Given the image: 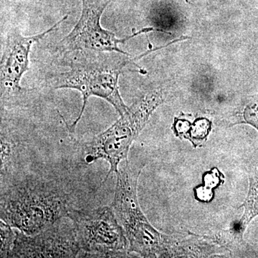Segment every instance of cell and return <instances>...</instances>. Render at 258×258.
I'll return each instance as SVG.
<instances>
[{
    "label": "cell",
    "mask_w": 258,
    "mask_h": 258,
    "mask_svg": "<svg viewBox=\"0 0 258 258\" xmlns=\"http://www.w3.org/2000/svg\"><path fill=\"white\" fill-rule=\"evenodd\" d=\"M144 164L128 160L116 173L112 208L124 230L129 253L143 257H185L186 236L161 233L150 223L141 209L138 200V180Z\"/></svg>",
    "instance_id": "1"
},
{
    "label": "cell",
    "mask_w": 258,
    "mask_h": 258,
    "mask_svg": "<svg viewBox=\"0 0 258 258\" xmlns=\"http://www.w3.org/2000/svg\"><path fill=\"white\" fill-rule=\"evenodd\" d=\"M69 195L52 181L28 180L1 195V220L24 234L39 233L72 209Z\"/></svg>",
    "instance_id": "2"
},
{
    "label": "cell",
    "mask_w": 258,
    "mask_h": 258,
    "mask_svg": "<svg viewBox=\"0 0 258 258\" xmlns=\"http://www.w3.org/2000/svg\"><path fill=\"white\" fill-rule=\"evenodd\" d=\"M164 102L162 91H152L128 107V111L120 115L109 128L98 134L85 144L84 161L92 164L103 159L109 164L106 179L111 173L118 172L120 164L128 160L132 144L142 132L154 111Z\"/></svg>",
    "instance_id": "3"
},
{
    "label": "cell",
    "mask_w": 258,
    "mask_h": 258,
    "mask_svg": "<svg viewBox=\"0 0 258 258\" xmlns=\"http://www.w3.org/2000/svg\"><path fill=\"white\" fill-rule=\"evenodd\" d=\"M68 217L74 222L78 242L85 254L114 257L129 253L128 239L112 207L71 210Z\"/></svg>",
    "instance_id": "4"
},
{
    "label": "cell",
    "mask_w": 258,
    "mask_h": 258,
    "mask_svg": "<svg viewBox=\"0 0 258 258\" xmlns=\"http://www.w3.org/2000/svg\"><path fill=\"white\" fill-rule=\"evenodd\" d=\"M123 62L118 66L106 64H83L74 63L68 71L56 76L53 87L55 89L71 88L76 90L83 96V104L79 115L70 128L74 132L82 118L88 100L92 96L103 98L112 105L120 115L128 109L122 99L118 87V79L122 70L126 66Z\"/></svg>",
    "instance_id": "5"
},
{
    "label": "cell",
    "mask_w": 258,
    "mask_h": 258,
    "mask_svg": "<svg viewBox=\"0 0 258 258\" xmlns=\"http://www.w3.org/2000/svg\"><path fill=\"white\" fill-rule=\"evenodd\" d=\"M110 0H82V12L76 26L62 39L57 47L61 52L91 50L96 52H116L123 55L128 53L121 50L120 44L133 38L139 34L158 30L144 28L124 38H118L115 34L102 28L101 18Z\"/></svg>",
    "instance_id": "6"
},
{
    "label": "cell",
    "mask_w": 258,
    "mask_h": 258,
    "mask_svg": "<svg viewBox=\"0 0 258 258\" xmlns=\"http://www.w3.org/2000/svg\"><path fill=\"white\" fill-rule=\"evenodd\" d=\"M81 252L74 222L66 217L35 235L18 230L9 257H76Z\"/></svg>",
    "instance_id": "7"
},
{
    "label": "cell",
    "mask_w": 258,
    "mask_h": 258,
    "mask_svg": "<svg viewBox=\"0 0 258 258\" xmlns=\"http://www.w3.org/2000/svg\"><path fill=\"white\" fill-rule=\"evenodd\" d=\"M68 18L69 15H66L48 30L32 36L24 37L16 30L8 33L1 59L2 96L19 94L26 91L21 87L20 82L24 74L28 71L29 55L32 45L47 34L55 31Z\"/></svg>",
    "instance_id": "8"
},
{
    "label": "cell",
    "mask_w": 258,
    "mask_h": 258,
    "mask_svg": "<svg viewBox=\"0 0 258 258\" xmlns=\"http://www.w3.org/2000/svg\"><path fill=\"white\" fill-rule=\"evenodd\" d=\"M249 190L247 198L240 208H244V213L238 222H234L226 235L230 241L237 244H243V235L249 224L258 216V164L251 167L249 173Z\"/></svg>",
    "instance_id": "9"
},
{
    "label": "cell",
    "mask_w": 258,
    "mask_h": 258,
    "mask_svg": "<svg viewBox=\"0 0 258 258\" xmlns=\"http://www.w3.org/2000/svg\"><path fill=\"white\" fill-rule=\"evenodd\" d=\"M187 129L174 127L176 135L189 139L195 146L204 142L211 131V123L206 118H199L192 125L186 121Z\"/></svg>",
    "instance_id": "10"
},
{
    "label": "cell",
    "mask_w": 258,
    "mask_h": 258,
    "mask_svg": "<svg viewBox=\"0 0 258 258\" xmlns=\"http://www.w3.org/2000/svg\"><path fill=\"white\" fill-rule=\"evenodd\" d=\"M239 123L252 125L258 131V93L246 98Z\"/></svg>",
    "instance_id": "11"
},
{
    "label": "cell",
    "mask_w": 258,
    "mask_h": 258,
    "mask_svg": "<svg viewBox=\"0 0 258 258\" xmlns=\"http://www.w3.org/2000/svg\"><path fill=\"white\" fill-rule=\"evenodd\" d=\"M1 228V257H9V254L16 237V232L13 230V227L5 223L3 220L0 222Z\"/></svg>",
    "instance_id": "12"
}]
</instances>
